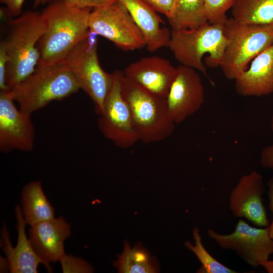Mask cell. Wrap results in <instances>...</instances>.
I'll return each mask as SVG.
<instances>
[{
    "label": "cell",
    "mask_w": 273,
    "mask_h": 273,
    "mask_svg": "<svg viewBox=\"0 0 273 273\" xmlns=\"http://www.w3.org/2000/svg\"><path fill=\"white\" fill-rule=\"evenodd\" d=\"M91 9L72 7L63 0L49 3L41 12L46 29L38 44V66L65 62L72 50L90 32Z\"/></svg>",
    "instance_id": "1"
},
{
    "label": "cell",
    "mask_w": 273,
    "mask_h": 273,
    "mask_svg": "<svg viewBox=\"0 0 273 273\" xmlns=\"http://www.w3.org/2000/svg\"><path fill=\"white\" fill-rule=\"evenodd\" d=\"M45 29L43 18L36 11H26L9 22L4 40L9 56L6 80L9 90L35 70L40 57L38 44Z\"/></svg>",
    "instance_id": "2"
},
{
    "label": "cell",
    "mask_w": 273,
    "mask_h": 273,
    "mask_svg": "<svg viewBox=\"0 0 273 273\" xmlns=\"http://www.w3.org/2000/svg\"><path fill=\"white\" fill-rule=\"evenodd\" d=\"M80 86L66 62L37 66L35 70L10 90L23 113L31 115L50 103L77 93Z\"/></svg>",
    "instance_id": "3"
},
{
    "label": "cell",
    "mask_w": 273,
    "mask_h": 273,
    "mask_svg": "<svg viewBox=\"0 0 273 273\" xmlns=\"http://www.w3.org/2000/svg\"><path fill=\"white\" fill-rule=\"evenodd\" d=\"M228 42L224 24L208 22L196 29L171 30L168 48L181 65L209 77L206 66H220Z\"/></svg>",
    "instance_id": "4"
},
{
    "label": "cell",
    "mask_w": 273,
    "mask_h": 273,
    "mask_svg": "<svg viewBox=\"0 0 273 273\" xmlns=\"http://www.w3.org/2000/svg\"><path fill=\"white\" fill-rule=\"evenodd\" d=\"M121 92L129 107L139 141L156 143L172 134L176 124L169 114L165 99L154 95L124 75Z\"/></svg>",
    "instance_id": "5"
},
{
    "label": "cell",
    "mask_w": 273,
    "mask_h": 273,
    "mask_svg": "<svg viewBox=\"0 0 273 273\" xmlns=\"http://www.w3.org/2000/svg\"><path fill=\"white\" fill-rule=\"evenodd\" d=\"M224 34L228 42L219 67L227 79L234 80L273 42V24H243L231 17L224 24Z\"/></svg>",
    "instance_id": "6"
},
{
    "label": "cell",
    "mask_w": 273,
    "mask_h": 273,
    "mask_svg": "<svg viewBox=\"0 0 273 273\" xmlns=\"http://www.w3.org/2000/svg\"><path fill=\"white\" fill-rule=\"evenodd\" d=\"M97 35L90 31L88 35L72 50L65 62L80 89L93 101L95 112L99 116L111 89L114 75L106 72L100 64Z\"/></svg>",
    "instance_id": "7"
},
{
    "label": "cell",
    "mask_w": 273,
    "mask_h": 273,
    "mask_svg": "<svg viewBox=\"0 0 273 273\" xmlns=\"http://www.w3.org/2000/svg\"><path fill=\"white\" fill-rule=\"evenodd\" d=\"M88 27L90 31L122 50L133 51L146 47L141 30L125 8L117 1L93 8L89 15Z\"/></svg>",
    "instance_id": "8"
},
{
    "label": "cell",
    "mask_w": 273,
    "mask_h": 273,
    "mask_svg": "<svg viewBox=\"0 0 273 273\" xmlns=\"http://www.w3.org/2000/svg\"><path fill=\"white\" fill-rule=\"evenodd\" d=\"M111 89L98 120V128L106 139L121 148L132 147L139 141L129 107L123 97L121 80L123 71L115 70Z\"/></svg>",
    "instance_id": "9"
},
{
    "label": "cell",
    "mask_w": 273,
    "mask_h": 273,
    "mask_svg": "<svg viewBox=\"0 0 273 273\" xmlns=\"http://www.w3.org/2000/svg\"><path fill=\"white\" fill-rule=\"evenodd\" d=\"M207 233L221 248L234 251L252 267L260 266L273 254V240L268 227H253L240 218L231 234H221L212 229Z\"/></svg>",
    "instance_id": "10"
},
{
    "label": "cell",
    "mask_w": 273,
    "mask_h": 273,
    "mask_svg": "<svg viewBox=\"0 0 273 273\" xmlns=\"http://www.w3.org/2000/svg\"><path fill=\"white\" fill-rule=\"evenodd\" d=\"M31 115L16 105L10 90L0 91V150L28 152L33 150L35 128Z\"/></svg>",
    "instance_id": "11"
},
{
    "label": "cell",
    "mask_w": 273,
    "mask_h": 273,
    "mask_svg": "<svg viewBox=\"0 0 273 273\" xmlns=\"http://www.w3.org/2000/svg\"><path fill=\"white\" fill-rule=\"evenodd\" d=\"M263 177L253 170L243 175L229 196V207L233 215L246 218L254 225L267 228L270 224L264 205Z\"/></svg>",
    "instance_id": "12"
},
{
    "label": "cell",
    "mask_w": 273,
    "mask_h": 273,
    "mask_svg": "<svg viewBox=\"0 0 273 273\" xmlns=\"http://www.w3.org/2000/svg\"><path fill=\"white\" fill-rule=\"evenodd\" d=\"M166 99L169 114L175 124L184 121L201 107L204 88L195 69L180 65Z\"/></svg>",
    "instance_id": "13"
},
{
    "label": "cell",
    "mask_w": 273,
    "mask_h": 273,
    "mask_svg": "<svg viewBox=\"0 0 273 273\" xmlns=\"http://www.w3.org/2000/svg\"><path fill=\"white\" fill-rule=\"evenodd\" d=\"M123 73L128 79L166 99L177 69L168 60L154 56L131 63L125 68Z\"/></svg>",
    "instance_id": "14"
},
{
    "label": "cell",
    "mask_w": 273,
    "mask_h": 273,
    "mask_svg": "<svg viewBox=\"0 0 273 273\" xmlns=\"http://www.w3.org/2000/svg\"><path fill=\"white\" fill-rule=\"evenodd\" d=\"M70 234V225L62 216L31 226L29 240L48 271H52L50 263L60 261L65 254L64 243Z\"/></svg>",
    "instance_id": "15"
},
{
    "label": "cell",
    "mask_w": 273,
    "mask_h": 273,
    "mask_svg": "<svg viewBox=\"0 0 273 273\" xmlns=\"http://www.w3.org/2000/svg\"><path fill=\"white\" fill-rule=\"evenodd\" d=\"M235 89L242 97H260L273 93V42L251 61L235 80Z\"/></svg>",
    "instance_id": "16"
},
{
    "label": "cell",
    "mask_w": 273,
    "mask_h": 273,
    "mask_svg": "<svg viewBox=\"0 0 273 273\" xmlns=\"http://www.w3.org/2000/svg\"><path fill=\"white\" fill-rule=\"evenodd\" d=\"M127 10L141 30L150 52L168 47L171 31L157 12L143 0H116Z\"/></svg>",
    "instance_id": "17"
},
{
    "label": "cell",
    "mask_w": 273,
    "mask_h": 273,
    "mask_svg": "<svg viewBox=\"0 0 273 273\" xmlns=\"http://www.w3.org/2000/svg\"><path fill=\"white\" fill-rule=\"evenodd\" d=\"M17 220L18 239L17 245L13 247L11 243L9 233L4 226L2 231L3 248L13 273H36L37 266L43 262L37 256L25 234L26 224L20 206L15 208Z\"/></svg>",
    "instance_id": "18"
},
{
    "label": "cell",
    "mask_w": 273,
    "mask_h": 273,
    "mask_svg": "<svg viewBox=\"0 0 273 273\" xmlns=\"http://www.w3.org/2000/svg\"><path fill=\"white\" fill-rule=\"evenodd\" d=\"M21 196L22 212L26 224L32 226L54 218V209L45 196L40 181L27 184Z\"/></svg>",
    "instance_id": "19"
},
{
    "label": "cell",
    "mask_w": 273,
    "mask_h": 273,
    "mask_svg": "<svg viewBox=\"0 0 273 273\" xmlns=\"http://www.w3.org/2000/svg\"><path fill=\"white\" fill-rule=\"evenodd\" d=\"M172 30L194 29L208 23L204 0H175L167 17Z\"/></svg>",
    "instance_id": "20"
},
{
    "label": "cell",
    "mask_w": 273,
    "mask_h": 273,
    "mask_svg": "<svg viewBox=\"0 0 273 273\" xmlns=\"http://www.w3.org/2000/svg\"><path fill=\"white\" fill-rule=\"evenodd\" d=\"M232 18L243 24H273V0H235Z\"/></svg>",
    "instance_id": "21"
},
{
    "label": "cell",
    "mask_w": 273,
    "mask_h": 273,
    "mask_svg": "<svg viewBox=\"0 0 273 273\" xmlns=\"http://www.w3.org/2000/svg\"><path fill=\"white\" fill-rule=\"evenodd\" d=\"M114 265L120 273H154L158 272L156 260L141 244L131 248L124 242V250Z\"/></svg>",
    "instance_id": "22"
},
{
    "label": "cell",
    "mask_w": 273,
    "mask_h": 273,
    "mask_svg": "<svg viewBox=\"0 0 273 273\" xmlns=\"http://www.w3.org/2000/svg\"><path fill=\"white\" fill-rule=\"evenodd\" d=\"M194 244L189 241L185 243L186 247L197 257L201 264L199 273H237L238 271L223 264L213 257L203 245L199 230L195 227L193 230Z\"/></svg>",
    "instance_id": "23"
},
{
    "label": "cell",
    "mask_w": 273,
    "mask_h": 273,
    "mask_svg": "<svg viewBox=\"0 0 273 273\" xmlns=\"http://www.w3.org/2000/svg\"><path fill=\"white\" fill-rule=\"evenodd\" d=\"M204 1L208 23L224 24L228 19L226 13L230 8H232L235 0Z\"/></svg>",
    "instance_id": "24"
},
{
    "label": "cell",
    "mask_w": 273,
    "mask_h": 273,
    "mask_svg": "<svg viewBox=\"0 0 273 273\" xmlns=\"http://www.w3.org/2000/svg\"><path fill=\"white\" fill-rule=\"evenodd\" d=\"M62 271L68 272H92L90 265L83 259L71 255L64 254L60 259Z\"/></svg>",
    "instance_id": "25"
},
{
    "label": "cell",
    "mask_w": 273,
    "mask_h": 273,
    "mask_svg": "<svg viewBox=\"0 0 273 273\" xmlns=\"http://www.w3.org/2000/svg\"><path fill=\"white\" fill-rule=\"evenodd\" d=\"M9 62V56L5 41L0 43V89L8 90L6 85V73Z\"/></svg>",
    "instance_id": "26"
},
{
    "label": "cell",
    "mask_w": 273,
    "mask_h": 273,
    "mask_svg": "<svg viewBox=\"0 0 273 273\" xmlns=\"http://www.w3.org/2000/svg\"><path fill=\"white\" fill-rule=\"evenodd\" d=\"M67 5L79 8H95L109 5L116 0H63Z\"/></svg>",
    "instance_id": "27"
},
{
    "label": "cell",
    "mask_w": 273,
    "mask_h": 273,
    "mask_svg": "<svg viewBox=\"0 0 273 273\" xmlns=\"http://www.w3.org/2000/svg\"><path fill=\"white\" fill-rule=\"evenodd\" d=\"M156 12L168 17L171 14L175 0H143Z\"/></svg>",
    "instance_id": "28"
},
{
    "label": "cell",
    "mask_w": 273,
    "mask_h": 273,
    "mask_svg": "<svg viewBox=\"0 0 273 273\" xmlns=\"http://www.w3.org/2000/svg\"><path fill=\"white\" fill-rule=\"evenodd\" d=\"M270 126L273 132V116L271 119ZM260 163L263 167L273 169V144L262 150Z\"/></svg>",
    "instance_id": "29"
},
{
    "label": "cell",
    "mask_w": 273,
    "mask_h": 273,
    "mask_svg": "<svg viewBox=\"0 0 273 273\" xmlns=\"http://www.w3.org/2000/svg\"><path fill=\"white\" fill-rule=\"evenodd\" d=\"M25 0H0L4 4L9 14L17 17L22 14V7Z\"/></svg>",
    "instance_id": "30"
},
{
    "label": "cell",
    "mask_w": 273,
    "mask_h": 273,
    "mask_svg": "<svg viewBox=\"0 0 273 273\" xmlns=\"http://www.w3.org/2000/svg\"><path fill=\"white\" fill-rule=\"evenodd\" d=\"M268 188V197L269 200V208L272 213V220L268 226L269 235L270 238L273 240V176L271 177L267 182Z\"/></svg>",
    "instance_id": "31"
},
{
    "label": "cell",
    "mask_w": 273,
    "mask_h": 273,
    "mask_svg": "<svg viewBox=\"0 0 273 273\" xmlns=\"http://www.w3.org/2000/svg\"><path fill=\"white\" fill-rule=\"evenodd\" d=\"M260 266L263 267L268 273H273V260L267 259L262 261Z\"/></svg>",
    "instance_id": "32"
},
{
    "label": "cell",
    "mask_w": 273,
    "mask_h": 273,
    "mask_svg": "<svg viewBox=\"0 0 273 273\" xmlns=\"http://www.w3.org/2000/svg\"><path fill=\"white\" fill-rule=\"evenodd\" d=\"M52 0H34L33 7L36 8L40 5H43L47 3H49Z\"/></svg>",
    "instance_id": "33"
}]
</instances>
